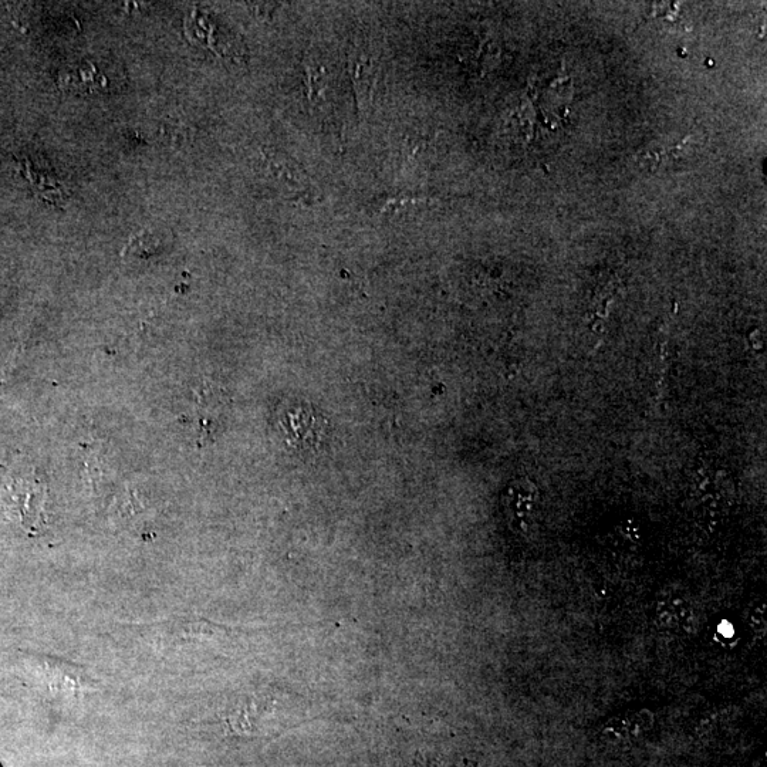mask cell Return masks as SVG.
I'll return each instance as SVG.
<instances>
[{
    "mask_svg": "<svg viewBox=\"0 0 767 767\" xmlns=\"http://www.w3.org/2000/svg\"><path fill=\"white\" fill-rule=\"evenodd\" d=\"M537 492L533 486L515 485L505 498L506 513L513 527L527 532L535 519Z\"/></svg>",
    "mask_w": 767,
    "mask_h": 767,
    "instance_id": "5",
    "label": "cell"
},
{
    "mask_svg": "<svg viewBox=\"0 0 767 767\" xmlns=\"http://www.w3.org/2000/svg\"><path fill=\"white\" fill-rule=\"evenodd\" d=\"M285 427L290 437L302 444H314L319 439L320 427L312 412L296 410L287 414Z\"/></svg>",
    "mask_w": 767,
    "mask_h": 767,
    "instance_id": "8",
    "label": "cell"
},
{
    "mask_svg": "<svg viewBox=\"0 0 767 767\" xmlns=\"http://www.w3.org/2000/svg\"><path fill=\"white\" fill-rule=\"evenodd\" d=\"M47 486L35 473L9 476L0 488V505L30 535H40L49 525Z\"/></svg>",
    "mask_w": 767,
    "mask_h": 767,
    "instance_id": "1",
    "label": "cell"
},
{
    "mask_svg": "<svg viewBox=\"0 0 767 767\" xmlns=\"http://www.w3.org/2000/svg\"><path fill=\"white\" fill-rule=\"evenodd\" d=\"M223 414H225L223 397H219L212 391H205L198 395L197 404H195V420L198 422L201 439L212 437L221 429Z\"/></svg>",
    "mask_w": 767,
    "mask_h": 767,
    "instance_id": "6",
    "label": "cell"
},
{
    "mask_svg": "<svg viewBox=\"0 0 767 767\" xmlns=\"http://www.w3.org/2000/svg\"><path fill=\"white\" fill-rule=\"evenodd\" d=\"M750 623H752L753 630L756 633L765 635L766 633V621H765V606L756 608L750 617Z\"/></svg>",
    "mask_w": 767,
    "mask_h": 767,
    "instance_id": "9",
    "label": "cell"
},
{
    "mask_svg": "<svg viewBox=\"0 0 767 767\" xmlns=\"http://www.w3.org/2000/svg\"><path fill=\"white\" fill-rule=\"evenodd\" d=\"M654 620L662 633L694 634L698 625L694 596L684 587H664L655 601Z\"/></svg>",
    "mask_w": 767,
    "mask_h": 767,
    "instance_id": "2",
    "label": "cell"
},
{
    "mask_svg": "<svg viewBox=\"0 0 767 767\" xmlns=\"http://www.w3.org/2000/svg\"><path fill=\"white\" fill-rule=\"evenodd\" d=\"M348 73L351 86L356 96L358 111L361 116L370 111L373 106L374 93L377 89L378 62L373 54L364 50H353L348 53Z\"/></svg>",
    "mask_w": 767,
    "mask_h": 767,
    "instance_id": "3",
    "label": "cell"
},
{
    "mask_svg": "<svg viewBox=\"0 0 767 767\" xmlns=\"http://www.w3.org/2000/svg\"><path fill=\"white\" fill-rule=\"evenodd\" d=\"M654 721L655 716L648 709H630L611 716L601 728V733L611 741H630L650 731Z\"/></svg>",
    "mask_w": 767,
    "mask_h": 767,
    "instance_id": "4",
    "label": "cell"
},
{
    "mask_svg": "<svg viewBox=\"0 0 767 767\" xmlns=\"http://www.w3.org/2000/svg\"><path fill=\"white\" fill-rule=\"evenodd\" d=\"M268 165L273 178L280 185H283L290 194L306 197L312 191L309 178L297 167L295 162L279 157V155H272L269 157Z\"/></svg>",
    "mask_w": 767,
    "mask_h": 767,
    "instance_id": "7",
    "label": "cell"
}]
</instances>
